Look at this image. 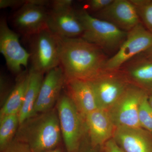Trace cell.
I'll return each instance as SVG.
<instances>
[{"mask_svg":"<svg viewBox=\"0 0 152 152\" xmlns=\"http://www.w3.org/2000/svg\"><path fill=\"white\" fill-rule=\"evenodd\" d=\"M145 56L152 59V47L146 52L142 53Z\"/></svg>","mask_w":152,"mask_h":152,"instance_id":"obj_28","label":"cell"},{"mask_svg":"<svg viewBox=\"0 0 152 152\" xmlns=\"http://www.w3.org/2000/svg\"><path fill=\"white\" fill-rule=\"evenodd\" d=\"M103 146L104 152H125L113 138L107 141Z\"/></svg>","mask_w":152,"mask_h":152,"instance_id":"obj_27","label":"cell"},{"mask_svg":"<svg viewBox=\"0 0 152 152\" xmlns=\"http://www.w3.org/2000/svg\"><path fill=\"white\" fill-rule=\"evenodd\" d=\"M85 152H97L95 150V148H89L87 149L86 151H85Z\"/></svg>","mask_w":152,"mask_h":152,"instance_id":"obj_31","label":"cell"},{"mask_svg":"<svg viewBox=\"0 0 152 152\" xmlns=\"http://www.w3.org/2000/svg\"><path fill=\"white\" fill-rule=\"evenodd\" d=\"M1 152H31L29 147L26 144L16 141L12 142Z\"/></svg>","mask_w":152,"mask_h":152,"instance_id":"obj_24","label":"cell"},{"mask_svg":"<svg viewBox=\"0 0 152 152\" xmlns=\"http://www.w3.org/2000/svg\"><path fill=\"white\" fill-rule=\"evenodd\" d=\"M138 119L140 126L152 134V107L149 101L148 93L140 104Z\"/></svg>","mask_w":152,"mask_h":152,"instance_id":"obj_22","label":"cell"},{"mask_svg":"<svg viewBox=\"0 0 152 152\" xmlns=\"http://www.w3.org/2000/svg\"><path fill=\"white\" fill-rule=\"evenodd\" d=\"M42 152H63L62 151L61 149L59 148L58 147H57V148H55L54 149H52L48 150V151H45Z\"/></svg>","mask_w":152,"mask_h":152,"instance_id":"obj_29","label":"cell"},{"mask_svg":"<svg viewBox=\"0 0 152 152\" xmlns=\"http://www.w3.org/2000/svg\"><path fill=\"white\" fill-rule=\"evenodd\" d=\"M0 52L13 73L18 75L23 72L22 68L27 67L29 53L22 47L18 34L9 28L3 18L0 21Z\"/></svg>","mask_w":152,"mask_h":152,"instance_id":"obj_9","label":"cell"},{"mask_svg":"<svg viewBox=\"0 0 152 152\" xmlns=\"http://www.w3.org/2000/svg\"><path fill=\"white\" fill-rule=\"evenodd\" d=\"M26 2V0H0V8L10 7L18 10Z\"/></svg>","mask_w":152,"mask_h":152,"instance_id":"obj_25","label":"cell"},{"mask_svg":"<svg viewBox=\"0 0 152 152\" xmlns=\"http://www.w3.org/2000/svg\"><path fill=\"white\" fill-rule=\"evenodd\" d=\"M57 113L62 137L67 152L78 150L83 132L85 118L68 95L60 96Z\"/></svg>","mask_w":152,"mask_h":152,"instance_id":"obj_5","label":"cell"},{"mask_svg":"<svg viewBox=\"0 0 152 152\" xmlns=\"http://www.w3.org/2000/svg\"><path fill=\"white\" fill-rule=\"evenodd\" d=\"M77 10L84 28L80 37L99 47L106 54H115L124 42L127 32L95 18L84 9Z\"/></svg>","mask_w":152,"mask_h":152,"instance_id":"obj_3","label":"cell"},{"mask_svg":"<svg viewBox=\"0 0 152 152\" xmlns=\"http://www.w3.org/2000/svg\"><path fill=\"white\" fill-rule=\"evenodd\" d=\"M152 47V32L140 23L127 32L126 39L119 49L107 61L105 70H119L125 63Z\"/></svg>","mask_w":152,"mask_h":152,"instance_id":"obj_7","label":"cell"},{"mask_svg":"<svg viewBox=\"0 0 152 152\" xmlns=\"http://www.w3.org/2000/svg\"><path fill=\"white\" fill-rule=\"evenodd\" d=\"M23 102L18 113L20 125L33 117L34 108L44 79V74L30 69Z\"/></svg>","mask_w":152,"mask_h":152,"instance_id":"obj_18","label":"cell"},{"mask_svg":"<svg viewBox=\"0 0 152 152\" xmlns=\"http://www.w3.org/2000/svg\"><path fill=\"white\" fill-rule=\"evenodd\" d=\"M20 126L18 114L0 118V148L4 150L12 142L18 126Z\"/></svg>","mask_w":152,"mask_h":152,"instance_id":"obj_20","label":"cell"},{"mask_svg":"<svg viewBox=\"0 0 152 152\" xmlns=\"http://www.w3.org/2000/svg\"><path fill=\"white\" fill-rule=\"evenodd\" d=\"M137 10L141 22L152 32V0H131Z\"/></svg>","mask_w":152,"mask_h":152,"instance_id":"obj_21","label":"cell"},{"mask_svg":"<svg viewBox=\"0 0 152 152\" xmlns=\"http://www.w3.org/2000/svg\"><path fill=\"white\" fill-rule=\"evenodd\" d=\"M26 38L28 40L31 69L44 74L60 66L59 37L47 28Z\"/></svg>","mask_w":152,"mask_h":152,"instance_id":"obj_4","label":"cell"},{"mask_svg":"<svg viewBox=\"0 0 152 152\" xmlns=\"http://www.w3.org/2000/svg\"><path fill=\"white\" fill-rule=\"evenodd\" d=\"M113 0H89L86 1V8L88 12L96 13L105 8L113 1Z\"/></svg>","mask_w":152,"mask_h":152,"instance_id":"obj_23","label":"cell"},{"mask_svg":"<svg viewBox=\"0 0 152 152\" xmlns=\"http://www.w3.org/2000/svg\"><path fill=\"white\" fill-rule=\"evenodd\" d=\"M60 65L66 80L89 81L105 70L109 58L100 48L81 37H59Z\"/></svg>","mask_w":152,"mask_h":152,"instance_id":"obj_1","label":"cell"},{"mask_svg":"<svg viewBox=\"0 0 152 152\" xmlns=\"http://www.w3.org/2000/svg\"><path fill=\"white\" fill-rule=\"evenodd\" d=\"M113 138L125 152H152V134L140 127H117Z\"/></svg>","mask_w":152,"mask_h":152,"instance_id":"obj_14","label":"cell"},{"mask_svg":"<svg viewBox=\"0 0 152 152\" xmlns=\"http://www.w3.org/2000/svg\"><path fill=\"white\" fill-rule=\"evenodd\" d=\"M85 121L92 148L103 146L113 138L116 127L107 111L96 109L86 115Z\"/></svg>","mask_w":152,"mask_h":152,"instance_id":"obj_15","label":"cell"},{"mask_svg":"<svg viewBox=\"0 0 152 152\" xmlns=\"http://www.w3.org/2000/svg\"><path fill=\"white\" fill-rule=\"evenodd\" d=\"M49 11L46 7L35 4L31 0H26L25 4L13 15L12 23L19 33L28 37L48 28Z\"/></svg>","mask_w":152,"mask_h":152,"instance_id":"obj_10","label":"cell"},{"mask_svg":"<svg viewBox=\"0 0 152 152\" xmlns=\"http://www.w3.org/2000/svg\"><path fill=\"white\" fill-rule=\"evenodd\" d=\"M147 93L145 90L130 84L119 99L107 110L116 127H140L138 119L139 107Z\"/></svg>","mask_w":152,"mask_h":152,"instance_id":"obj_8","label":"cell"},{"mask_svg":"<svg viewBox=\"0 0 152 152\" xmlns=\"http://www.w3.org/2000/svg\"><path fill=\"white\" fill-rule=\"evenodd\" d=\"M47 26L52 33L61 38L80 37L84 28L77 10L72 7L62 10H50Z\"/></svg>","mask_w":152,"mask_h":152,"instance_id":"obj_12","label":"cell"},{"mask_svg":"<svg viewBox=\"0 0 152 152\" xmlns=\"http://www.w3.org/2000/svg\"><path fill=\"white\" fill-rule=\"evenodd\" d=\"M132 84L145 90H152V59L143 54L137 55L120 68Z\"/></svg>","mask_w":152,"mask_h":152,"instance_id":"obj_16","label":"cell"},{"mask_svg":"<svg viewBox=\"0 0 152 152\" xmlns=\"http://www.w3.org/2000/svg\"><path fill=\"white\" fill-rule=\"evenodd\" d=\"M66 81L65 76L61 66L47 73L41 86L33 117L48 111L52 108L56 101L58 100Z\"/></svg>","mask_w":152,"mask_h":152,"instance_id":"obj_13","label":"cell"},{"mask_svg":"<svg viewBox=\"0 0 152 152\" xmlns=\"http://www.w3.org/2000/svg\"><path fill=\"white\" fill-rule=\"evenodd\" d=\"M73 1L72 0H54L51 1V10H62L73 7Z\"/></svg>","mask_w":152,"mask_h":152,"instance_id":"obj_26","label":"cell"},{"mask_svg":"<svg viewBox=\"0 0 152 152\" xmlns=\"http://www.w3.org/2000/svg\"><path fill=\"white\" fill-rule=\"evenodd\" d=\"M29 71H23L18 75L16 83L4 104L0 118L13 114H18L23 102L28 82Z\"/></svg>","mask_w":152,"mask_h":152,"instance_id":"obj_19","label":"cell"},{"mask_svg":"<svg viewBox=\"0 0 152 152\" xmlns=\"http://www.w3.org/2000/svg\"><path fill=\"white\" fill-rule=\"evenodd\" d=\"M18 141L27 145L31 152L58 147L62 134L58 113L54 110L36 115L20 125Z\"/></svg>","mask_w":152,"mask_h":152,"instance_id":"obj_2","label":"cell"},{"mask_svg":"<svg viewBox=\"0 0 152 152\" xmlns=\"http://www.w3.org/2000/svg\"><path fill=\"white\" fill-rule=\"evenodd\" d=\"M92 16L127 32L141 23L131 0H113L105 8Z\"/></svg>","mask_w":152,"mask_h":152,"instance_id":"obj_11","label":"cell"},{"mask_svg":"<svg viewBox=\"0 0 152 152\" xmlns=\"http://www.w3.org/2000/svg\"><path fill=\"white\" fill-rule=\"evenodd\" d=\"M89 81L98 108L106 111L119 99L130 84L120 70H105Z\"/></svg>","mask_w":152,"mask_h":152,"instance_id":"obj_6","label":"cell"},{"mask_svg":"<svg viewBox=\"0 0 152 152\" xmlns=\"http://www.w3.org/2000/svg\"><path fill=\"white\" fill-rule=\"evenodd\" d=\"M68 95L83 118L98 109L96 97L89 81L79 79L66 80Z\"/></svg>","mask_w":152,"mask_h":152,"instance_id":"obj_17","label":"cell"},{"mask_svg":"<svg viewBox=\"0 0 152 152\" xmlns=\"http://www.w3.org/2000/svg\"><path fill=\"white\" fill-rule=\"evenodd\" d=\"M148 95L149 101L152 107V90L151 91L149 94H148Z\"/></svg>","mask_w":152,"mask_h":152,"instance_id":"obj_30","label":"cell"}]
</instances>
